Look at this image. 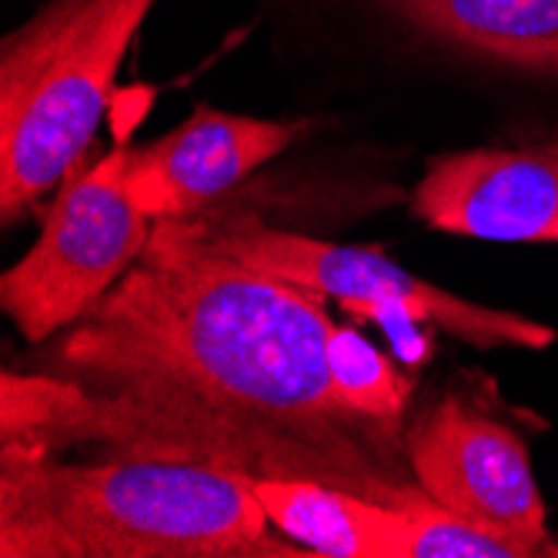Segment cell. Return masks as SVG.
I'll return each instance as SVG.
<instances>
[{
  "mask_svg": "<svg viewBox=\"0 0 558 558\" xmlns=\"http://www.w3.org/2000/svg\"><path fill=\"white\" fill-rule=\"evenodd\" d=\"M412 208L448 234L558 244V141L445 155L428 165Z\"/></svg>",
  "mask_w": 558,
  "mask_h": 558,
  "instance_id": "7",
  "label": "cell"
},
{
  "mask_svg": "<svg viewBox=\"0 0 558 558\" xmlns=\"http://www.w3.org/2000/svg\"><path fill=\"white\" fill-rule=\"evenodd\" d=\"M81 4H87V0H50V4L40 14H47V17H64V14L77 11Z\"/></svg>",
  "mask_w": 558,
  "mask_h": 558,
  "instance_id": "13",
  "label": "cell"
},
{
  "mask_svg": "<svg viewBox=\"0 0 558 558\" xmlns=\"http://www.w3.org/2000/svg\"><path fill=\"white\" fill-rule=\"evenodd\" d=\"M445 47L558 81V0H385Z\"/></svg>",
  "mask_w": 558,
  "mask_h": 558,
  "instance_id": "10",
  "label": "cell"
},
{
  "mask_svg": "<svg viewBox=\"0 0 558 558\" xmlns=\"http://www.w3.org/2000/svg\"><path fill=\"white\" fill-rule=\"evenodd\" d=\"M128 144H114L64 184L44 231L0 281V304L31 344H44L105 298L155 231L128 191Z\"/></svg>",
  "mask_w": 558,
  "mask_h": 558,
  "instance_id": "5",
  "label": "cell"
},
{
  "mask_svg": "<svg viewBox=\"0 0 558 558\" xmlns=\"http://www.w3.org/2000/svg\"><path fill=\"white\" fill-rule=\"evenodd\" d=\"M404 454L428 501L505 538L525 558L558 555L525 441L459 395H441L404 432Z\"/></svg>",
  "mask_w": 558,
  "mask_h": 558,
  "instance_id": "6",
  "label": "cell"
},
{
  "mask_svg": "<svg viewBox=\"0 0 558 558\" xmlns=\"http://www.w3.org/2000/svg\"><path fill=\"white\" fill-rule=\"evenodd\" d=\"M155 0H87L37 14L0 61V211L11 225L90 144L128 47Z\"/></svg>",
  "mask_w": 558,
  "mask_h": 558,
  "instance_id": "3",
  "label": "cell"
},
{
  "mask_svg": "<svg viewBox=\"0 0 558 558\" xmlns=\"http://www.w3.org/2000/svg\"><path fill=\"white\" fill-rule=\"evenodd\" d=\"M328 368L335 391L351 412L401 435V418L412 401V378L391 359H385L359 331L335 325L328 341Z\"/></svg>",
  "mask_w": 558,
  "mask_h": 558,
  "instance_id": "11",
  "label": "cell"
},
{
  "mask_svg": "<svg viewBox=\"0 0 558 558\" xmlns=\"http://www.w3.org/2000/svg\"><path fill=\"white\" fill-rule=\"evenodd\" d=\"M247 475L197 462L0 448L4 558H244L312 555L268 535Z\"/></svg>",
  "mask_w": 558,
  "mask_h": 558,
  "instance_id": "2",
  "label": "cell"
},
{
  "mask_svg": "<svg viewBox=\"0 0 558 558\" xmlns=\"http://www.w3.org/2000/svg\"><path fill=\"white\" fill-rule=\"evenodd\" d=\"M404 558H525L515 545L495 538L435 501L412 505Z\"/></svg>",
  "mask_w": 558,
  "mask_h": 558,
  "instance_id": "12",
  "label": "cell"
},
{
  "mask_svg": "<svg viewBox=\"0 0 558 558\" xmlns=\"http://www.w3.org/2000/svg\"><path fill=\"white\" fill-rule=\"evenodd\" d=\"M325 294L155 221L134 268L4 372V448L197 462L247 478H318L391 505L428 501L404 435L335 391Z\"/></svg>",
  "mask_w": 558,
  "mask_h": 558,
  "instance_id": "1",
  "label": "cell"
},
{
  "mask_svg": "<svg viewBox=\"0 0 558 558\" xmlns=\"http://www.w3.org/2000/svg\"><path fill=\"white\" fill-rule=\"evenodd\" d=\"M304 134V121H265L197 108L161 141L131 150L128 191L150 221L205 215L247 174Z\"/></svg>",
  "mask_w": 558,
  "mask_h": 558,
  "instance_id": "8",
  "label": "cell"
},
{
  "mask_svg": "<svg viewBox=\"0 0 558 558\" xmlns=\"http://www.w3.org/2000/svg\"><path fill=\"white\" fill-rule=\"evenodd\" d=\"M211 244L265 275L312 288L341 301L348 312L375 318L388 328L438 325L451 338L475 348H529L555 344V328L488 304L451 294L412 271H404L378 247L335 244L275 228L251 211L194 215Z\"/></svg>",
  "mask_w": 558,
  "mask_h": 558,
  "instance_id": "4",
  "label": "cell"
},
{
  "mask_svg": "<svg viewBox=\"0 0 558 558\" xmlns=\"http://www.w3.org/2000/svg\"><path fill=\"white\" fill-rule=\"evenodd\" d=\"M275 529L312 555L404 558L412 509L318 478H251Z\"/></svg>",
  "mask_w": 558,
  "mask_h": 558,
  "instance_id": "9",
  "label": "cell"
}]
</instances>
